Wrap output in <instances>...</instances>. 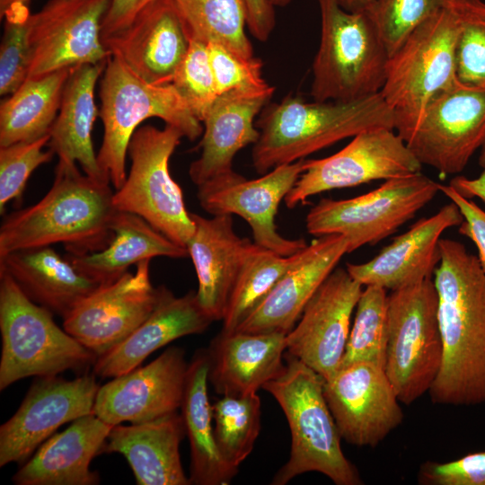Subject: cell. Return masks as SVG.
Returning a JSON list of instances; mask_svg holds the SVG:
<instances>
[{"mask_svg": "<svg viewBox=\"0 0 485 485\" xmlns=\"http://www.w3.org/2000/svg\"><path fill=\"white\" fill-rule=\"evenodd\" d=\"M30 0H0V14H2L8 7L15 4L27 3Z\"/></svg>", "mask_w": 485, "mask_h": 485, "instance_id": "cell-51", "label": "cell"}, {"mask_svg": "<svg viewBox=\"0 0 485 485\" xmlns=\"http://www.w3.org/2000/svg\"><path fill=\"white\" fill-rule=\"evenodd\" d=\"M324 396L342 439L375 447L403 420V412L384 369L360 362L340 367L324 380Z\"/></svg>", "mask_w": 485, "mask_h": 485, "instance_id": "cell-18", "label": "cell"}, {"mask_svg": "<svg viewBox=\"0 0 485 485\" xmlns=\"http://www.w3.org/2000/svg\"><path fill=\"white\" fill-rule=\"evenodd\" d=\"M49 134L31 142H21L0 146V213L7 203L22 201L31 174L41 164L48 163L54 154L43 147L48 144Z\"/></svg>", "mask_w": 485, "mask_h": 485, "instance_id": "cell-43", "label": "cell"}, {"mask_svg": "<svg viewBox=\"0 0 485 485\" xmlns=\"http://www.w3.org/2000/svg\"><path fill=\"white\" fill-rule=\"evenodd\" d=\"M0 390L30 376L83 371L97 357L61 329L53 313L31 300L0 270Z\"/></svg>", "mask_w": 485, "mask_h": 485, "instance_id": "cell-6", "label": "cell"}, {"mask_svg": "<svg viewBox=\"0 0 485 485\" xmlns=\"http://www.w3.org/2000/svg\"><path fill=\"white\" fill-rule=\"evenodd\" d=\"M186 436L181 413L130 425H114L101 453L122 454L138 485H189L180 457Z\"/></svg>", "mask_w": 485, "mask_h": 485, "instance_id": "cell-29", "label": "cell"}, {"mask_svg": "<svg viewBox=\"0 0 485 485\" xmlns=\"http://www.w3.org/2000/svg\"><path fill=\"white\" fill-rule=\"evenodd\" d=\"M195 230L186 244L197 278L198 304L215 322L223 320L245 251L251 241L234 229L232 215L191 213Z\"/></svg>", "mask_w": 485, "mask_h": 485, "instance_id": "cell-27", "label": "cell"}, {"mask_svg": "<svg viewBox=\"0 0 485 485\" xmlns=\"http://www.w3.org/2000/svg\"><path fill=\"white\" fill-rule=\"evenodd\" d=\"M101 76L99 115L103 137L97 160L115 190L123 185L127 177L126 158L130 139L146 119H161L165 125L180 129L190 141L203 134L202 122L172 84H149L111 55Z\"/></svg>", "mask_w": 485, "mask_h": 485, "instance_id": "cell-5", "label": "cell"}, {"mask_svg": "<svg viewBox=\"0 0 485 485\" xmlns=\"http://www.w3.org/2000/svg\"><path fill=\"white\" fill-rule=\"evenodd\" d=\"M321 38L313 63V101H348L379 93L390 58L366 12L344 10L336 0H318Z\"/></svg>", "mask_w": 485, "mask_h": 485, "instance_id": "cell-7", "label": "cell"}, {"mask_svg": "<svg viewBox=\"0 0 485 485\" xmlns=\"http://www.w3.org/2000/svg\"><path fill=\"white\" fill-rule=\"evenodd\" d=\"M273 6L284 7L289 4L292 0H269Z\"/></svg>", "mask_w": 485, "mask_h": 485, "instance_id": "cell-53", "label": "cell"}, {"mask_svg": "<svg viewBox=\"0 0 485 485\" xmlns=\"http://www.w3.org/2000/svg\"><path fill=\"white\" fill-rule=\"evenodd\" d=\"M0 270L8 273L31 300L63 319L100 287L50 246L8 253L0 258Z\"/></svg>", "mask_w": 485, "mask_h": 485, "instance_id": "cell-31", "label": "cell"}, {"mask_svg": "<svg viewBox=\"0 0 485 485\" xmlns=\"http://www.w3.org/2000/svg\"><path fill=\"white\" fill-rule=\"evenodd\" d=\"M442 357L438 299L432 278L390 291L384 369L401 403L410 405L428 393Z\"/></svg>", "mask_w": 485, "mask_h": 485, "instance_id": "cell-9", "label": "cell"}, {"mask_svg": "<svg viewBox=\"0 0 485 485\" xmlns=\"http://www.w3.org/2000/svg\"><path fill=\"white\" fill-rule=\"evenodd\" d=\"M113 425L94 413L83 416L64 431L44 441L12 480L16 485H96L97 472L91 470Z\"/></svg>", "mask_w": 485, "mask_h": 485, "instance_id": "cell-26", "label": "cell"}, {"mask_svg": "<svg viewBox=\"0 0 485 485\" xmlns=\"http://www.w3.org/2000/svg\"><path fill=\"white\" fill-rule=\"evenodd\" d=\"M285 357L283 373L262 386L281 407L291 434L289 458L271 484L285 485L310 472L325 475L336 485L363 484L341 449L342 438L324 396V379L287 352Z\"/></svg>", "mask_w": 485, "mask_h": 485, "instance_id": "cell-4", "label": "cell"}, {"mask_svg": "<svg viewBox=\"0 0 485 485\" xmlns=\"http://www.w3.org/2000/svg\"><path fill=\"white\" fill-rule=\"evenodd\" d=\"M405 142L422 165L463 172L485 143V88L458 83L436 94Z\"/></svg>", "mask_w": 485, "mask_h": 485, "instance_id": "cell-14", "label": "cell"}, {"mask_svg": "<svg viewBox=\"0 0 485 485\" xmlns=\"http://www.w3.org/2000/svg\"><path fill=\"white\" fill-rule=\"evenodd\" d=\"M286 334L219 333L207 349L208 381L220 395L255 393L284 371Z\"/></svg>", "mask_w": 485, "mask_h": 485, "instance_id": "cell-28", "label": "cell"}, {"mask_svg": "<svg viewBox=\"0 0 485 485\" xmlns=\"http://www.w3.org/2000/svg\"><path fill=\"white\" fill-rule=\"evenodd\" d=\"M304 249L283 256L250 242L227 303L221 333L233 332L239 327L299 260Z\"/></svg>", "mask_w": 485, "mask_h": 485, "instance_id": "cell-35", "label": "cell"}, {"mask_svg": "<svg viewBox=\"0 0 485 485\" xmlns=\"http://www.w3.org/2000/svg\"><path fill=\"white\" fill-rule=\"evenodd\" d=\"M305 159L275 167L248 180L234 170L197 186L201 207L212 216L237 215L250 225L254 242L283 256L304 249V239H289L278 232V207L304 169Z\"/></svg>", "mask_w": 485, "mask_h": 485, "instance_id": "cell-13", "label": "cell"}, {"mask_svg": "<svg viewBox=\"0 0 485 485\" xmlns=\"http://www.w3.org/2000/svg\"><path fill=\"white\" fill-rule=\"evenodd\" d=\"M244 3L251 34L260 41H266L276 24L274 6L269 0H244Z\"/></svg>", "mask_w": 485, "mask_h": 485, "instance_id": "cell-48", "label": "cell"}, {"mask_svg": "<svg viewBox=\"0 0 485 485\" xmlns=\"http://www.w3.org/2000/svg\"><path fill=\"white\" fill-rule=\"evenodd\" d=\"M458 33L457 18L445 4L390 57L380 93L395 116L394 130L404 141L431 100L460 83L455 63Z\"/></svg>", "mask_w": 485, "mask_h": 485, "instance_id": "cell-8", "label": "cell"}, {"mask_svg": "<svg viewBox=\"0 0 485 485\" xmlns=\"http://www.w3.org/2000/svg\"><path fill=\"white\" fill-rule=\"evenodd\" d=\"M182 137L181 130L171 125L163 129L151 125L138 128L128 145L130 169L112 200L117 210L141 216L186 248L195 224L169 168L170 158Z\"/></svg>", "mask_w": 485, "mask_h": 485, "instance_id": "cell-10", "label": "cell"}, {"mask_svg": "<svg viewBox=\"0 0 485 485\" xmlns=\"http://www.w3.org/2000/svg\"><path fill=\"white\" fill-rule=\"evenodd\" d=\"M191 38L173 0H154L103 43L111 56L153 84H171Z\"/></svg>", "mask_w": 485, "mask_h": 485, "instance_id": "cell-21", "label": "cell"}, {"mask_svg": "<svg viewBox=\"0 0 485 485\" xmlns=\"http://www.w3.org/2000/svg\"><path fill=\"white\" fill-rule=\"evenodd\" d=\"M348 248L347 238L335 234L319 236L307 244L299 260L234 331L287 335Z\"/></svg>", "mask_w": 485, "mask_h": 485, "instance_id": "cell-23", "label": "cell"}, {"mask_svg": "<svg viewBox=\"0 0 485 485\" xmlns=\"http://www.w3.org/2000/svg\"><path fill=\"white\" fill-rule=\"evenodd\" d=\"M463 221L458 207L451 201L433 216L417 221L370 260L348 263L346 269L363 287L378 286L390 291L432 278L440 260L442 234Z\"/></svg>", "mask_w": 485, "mask_h": 485, "instance_id": "cell-22", "label": "cell"}, {"mask_svg": "<svg viewBox=\"0 0 485 485\" xmlns=\"http://www.w3.org/2000/svg\"><path fill=\"white\" fill-rule=\"evenodd\" d=\"M192 113L202 122L218 94L207 43L191 40L172 83Z\"/></svg>", "mask_w": 485, "mask_h": 485, "instance_id": "cell-42", "label": "cell"}, {"mask_svg": "<svg viewBox=\"0 0 485 485\" xmlns=\"http://www.w3.org/2000/svg\"><path fill=\"white\" fill-rule=\"evenodd\" d=\"M216 89L220 95L232 90L263 91L271 87L262 77L261 59L245 58L224 46L207 43Z\"/></svg>", "mask_w": 485, "mask_h": 485, "instance_id": "cell-44", "label": "cell"}, {"mask_svg": "<svg viewBox=\"0 0 485 485\" xmlns=\"http://www.w3.org/2000/svg\"><path fill=\"white\" fill-rule=\"evenodd\" d=\"M362 287L347 269L336 268L286 335V351L324 380L340 368Z\"/></svg>", "mask_w": 485, "mask_h": 485, "instance_id": "cell-19", "label": "cell"}, {"mask_svg": "<svg viewBox=\"0 0 485 485\" xmlns=\"http://www.w3.org/2000/svg\"><path fill=\"white\" fill-rule=\"evenodd\" d=\"M150 260L101 285L63 319V328L97 357L131 335L152 313L159 288L150 280Z\"/></svg>", "mask_w": 485, "mask_h": 485, "instance_id": "cell-17", "label": "cell"}, {"mask_svg": "<svg viewBox=\"0 0 485 485\" xmlns=\"http://www.w3.org/2000/svg\"><path fill=\"white\" fill-rule=\"evenodd\" d=\"M214 436L225 463L237 470L251 453L260 430V399L257 392L244 396L221 395L212 404Z\"/></svg>", "mask_w": 485, "mask_h": 485, "instance_id": "cell-37", "label": "cell"}, {"mask_svg": "<svg viewBox=\"0 0 485 485\" xmlns=\"http://www.w3.org/2000/svg\"><path fill=\"white\" fill-rule=\"evenodd\" d=\"M445 4L454 13L459 25L457 80L465 86L485 88V2L445 0Z\"/></svg>", "mask_w": 485, "mask_h": 485, "instance_id": "cell-39", "label": "cell"}, {"mask_svg": "<svg viewBox=\"0 0 485 485\" xmlns=\"http://www.w3.org/2000/svg\"><path fill=\"white\" fill-rule=\"evenodd\" d=\"M480 150L481 151H480V155H479V159H478L479 165L482 169H485V143L483 144V146H481V148Z\"/></svg>", "mask_w": 485, "mask_h": 485, "instance_id": "cell-52", "label": "cell"}, {"mask_svg": "<svg viewBox=\"0 0 485 485\" xmlns=\"http://www.w3.org/2000/svg\"><path fill=\"white\" fill-rule=\"evenodd\" d=\"M387 290L366 286L356 306L340 367L366 362L384 368L387 343Z\"/></svg>", "mask_w": 485, "mask_h": 485, "instance_id": "cell-38", "label": "cell"}, {"mask_svg": "<svg viewBox=\"0 0 485 485\" xmlns=\"http://www.w3.org/2000/svg\"><path fill=\"white\" fill-rule=\"evenodd\" d=\"M27 3L15 4L2 14L0 45V94L13 93L27 79L31 63L30 21Z\"/></svg>", "mask_w": 485, "mask_h": 485, "instance_id": "cell-40", "label": "cell"}, {"mask_svg": "<svg viewBox=\"0 0 485 485\" xmlns=\"http://www.w3.org/2000/svg\"><path fill=\"white\" fill-rule=\"evenodd\" d=\"M154 0H110L101 26L102 40L127 27Z\"/></svg>", "mask_w": 485, "mask_h": 485, "instance_id": "cell-47", "label": "cell"}, {"mask_svg": "<svg viewBox=\"0 0 485 485\" xmlns=\"http://www.w3.org/2000/svg\"><path fill=\"white\" fill-rule=\"evenodd\" d=\"M191 40L218 43L234 54L251 58L253 49L245 33L244 0H173Z\"/></svg>", "mask_w": 485, "mask_h": 485, "instance_id": "cell-36", "label": "cell"}, {"mask_svg": "<svg viewBox=\"0 0 485 485\" xmlns=\"http://www.w3.org/2000/svg\"><path fill=\"white\" fill-rule=\"evenodd\" d=\"M112 238L100 251L66 256L74 266L100 286L110 284L132 265L155 257L186 258L188 251L141 216L116 210L110 225Z\"/></svg>", "mask_w": 485, "mask_h": 485, "instance_id": "cell-32", "label": "cell"}, {"mask_svg": "<svg viewBox=\"0 0 485 485\" xmlns=\"http://www.w3.org/2000/svg\"><path fill=\"white\" fill-rule=\"evenodd\" d=\"M449 185L463 197L469 199L478 198L485 203V169L474 179L456 176L450 181Z\"/></svg>", "mask_w": 485, "mask_h": 485, "instance_id": "cell-49", "label": "cell"}, {"mask_svg": "<svg viewBox=\"0 0 485 485\" xmlns=\"http://www.w3.org/2000/svg\"><path fill=\"white\" fill-rule=\"evenodd\" d=\"M110 182L82 172L77 163L58 160L51 188L37 203L4 216L0 258L8 253L63 243L69 254L100 251L112 238L117 210Z\"/></svg>", "mask_w": 485, "mask_h": 485, "instance_id": "cell-2", "label": "cell"}, {"mask_svg": "<svg viewBox=\"0 0 485 485\" xmlns=\"http://www.w3.org/2000/svg\"><path fill=\"white\" fill-rule=\"evenodd\" d=\"M107 61L72 69L63 90L57 116L49 131L48 146L58 160L78 163L87 176L110 183L100 169L92 137L93 124L99 115L94 90Z\"/></svg>", "mask_w": 485, "mask_h": 485, "instance_id": "cell-30", "label": "cell"}, {"mask_svg": "<svg viewBox=\"0 0 485 485\" xmlns=\"http://www.w3.org/2000/svg\"><path fill=\"white\" fill-rule=\"evenodd\" d=\"M256 127L260 137L252 148V164L264 174L366 129L395 128V116L381 93L348 101L312 102L289 95L267 104Z\"/></svg>", "mask_w": 485, "mask_h": 485, "instance_id": "cell-3", "label": "cell"}, {"mask_svg": "<svg viewBox=\"0 0 485 485\" xmlns=\"http://www.w3.org/2000/svg\"><path fill=\"white\" fill-rule=\"evenodd\" d=\"M99 388L95 375L38 377L0 427V467L25 463L60 426L93 413Z\"/></svg>", "mask_w": 485, "mask_h": 485, "instance_id": "cell-16", "label": "cell"}, {"mask_svg": "<svg viewBox=\"0 0 485 485\" xmlns=\"http://www.w3.org/2000/svg\"><path fill=\"white\" fill-rule=\"evenodd\" d=\"M439 251L433 281L443 357L428 394L436 404H485V272L458 241L441 238Z\"/></svg>", "mask_w": 485, "mask_h": 485, "instance_id": "cell-1", "label": "cell"}, {"mask_svg": "<svg viewBox=\"0 0 485 485\" xmlns=\"http://www.w3.org/2000/svg\"><path fill=\"white\" fill-rule=\"evenodd\" d=\"M422 164L400 135L390 128L361 131L341 150L305 160L304 169L285 198L288 208L319 193L420 172Z\"/></svg>", "mask_w": 485, "mask_h": 485, "instance_id": "cell-12", "label": "cell"}, {"mask_svg": "<svg viewBox=\"0 0 485 485\" xmlns=\"http://www.w3.org/2000/svg\"><path fill=\"white\" fill-rule=\"evenodd\" d=\"M149 317L125 340L98 357L93 374L113 378L138 367L153 352L181 337L204 332L214 322L198 304L195 291L175 296L159 286Z\"/></svg>", "mask_w": 485, "mask_h": 485, "instance_id": "cell-25", "label": "cell"}, {"mask_svg": "<svg viewBox=\"0 0 485 485\" xmlns=\"http://www.w3.org/2000/svg\"><path fill=\"white\" fill-rule=\"evenodd\" d=\"M445 5V0H375L364 12L391 57L418 27Z\"/></svg>", "mask_w": 485, "mask_h": 485, "instance_id": "cell-41", "label": "cell"}, {"mask_svg": "<svg viewBox=\"0 0 485 485\" xmlns=\"http://www.w3.org/2000/svg\"><path fill=\"white\" fill-rule=\"evenodd\" d=\"M73 68L27 78L1 101L0 146L35 141L49 134Z\"/></svg>", "mask_w": 485, "mask_h": 485, "instance_id": "cell-34", "label": "cell"}, {"mask_svg": "<svg viewBox=\"0 0 485 485\" xmlns=\"http://www.w3.org/2000/svg\"><path fill=\"white\" fill-rule=\"evenodd\" d=\"M208 372L207 351L198 350L188 365L180 408L190 448L189 478L195 485H226L238 471L225 463L216 447L207 392Z\"/></svg>", "mask_w": 485, "mask_h": 485, "instance_id": "cell-33", "label": "cell"}, {"mask_svg": "<svg viewBox=\"0 0 485 485\" xmlns=\"http://www.w3.org/2000/svg\"><path fill=\"white\" fill-rule=\"evenodd\" d=\"M421 172L384 181L375 190L347 198H322L307 213L306 230L315 236L340 234L348 253L374 245L414 217L440 191Z\"/></svg>", "mask_w": 485, "mask_h": 485, "instance_id": "cell-11", "label": "cell"}, {"mask_svg": "<svg viewBox=\"0 0 485 485\" xmlns=\"http://www.w3.org/2000/svg\"><path fill=\"white\" fill-rule=\"evenodd\" d=\"M275 89L232 90L217 96L202 123L200 156L189 168L196 186L233 170L235 154L260 137L254 119L269 103Z\"/></svg>", "mask_w": 485, "mask_h": 485, "instance_id": "cell-24", "label": "cell"}, {"mask_svg": "<svg viewBox=\"0 0 485 485\" xmlns=\"http://www.w3.org/2000/svg\"><path fill=\"white\" fill-rule=\"evenodd\" d=\"M375 0H336L340 7L351 13L364 12Z\"/></svg>", "mask_w": 485, "mask_h": 485, "instance_id": "cell-50", "label": "cell"}, {"mask_svg": "<svg viewBox=\"0 0 485 485\" xmlns=\"http://www.w3.org/2000/svg\"><path fill=\"white\" fill-rule=\"evenodd\" d=\"M422 485H485V451L447 463L427 461L418 472Z\"/></svg>", "mask_w": 485, "mask_h": 485, "instance_id": "cell-45", "label": "cell"}, {"mask_svg": "<svg viewBox=\"0 0 485 485\" xmlns=\"http://www.w3.org/2000/svg\"><path fill=\"white\" fill-rule=\"evenodd\" d=\"M110 0H49L30 21L27 78L107 61L101 26Z\"/></svg>", "mask_w": 485, "mask_h": 485, "instance_id": "cell-15", "label": "cell"}, {"mask_svg": "<svg viewBox=\"0 0 485 485\" xmlns=\"http://www.w3.org/2000/svg\"><path fill=\"white\" fill-rule=\"evenodd\" d=\"M188 363L185 351L172 346L145 366L100 386L93 413L118 425L150 421L176 412L182 401Z\"/></svg>", "mask_w": 485, "mask_h": 485, "instance_id": "cell-20", "label": "cell"}, {"mask_svg": "<svg viewBox=\"0 0 485 485\" xmlns=\"http://www.w3.org/2000/svg\"><path fill=\"white\" fill-rule=\"evenodd\" d=\"M439 190L462 213L463 221L458 226V232L475 243L480 265L485 272V211L472 199L463 197L449 184L440 183Z\"/></svg>", "mask_w": 485, "mask_h": 485, "instance_id": "cell-46", "label": "cell"}]
</instances>
